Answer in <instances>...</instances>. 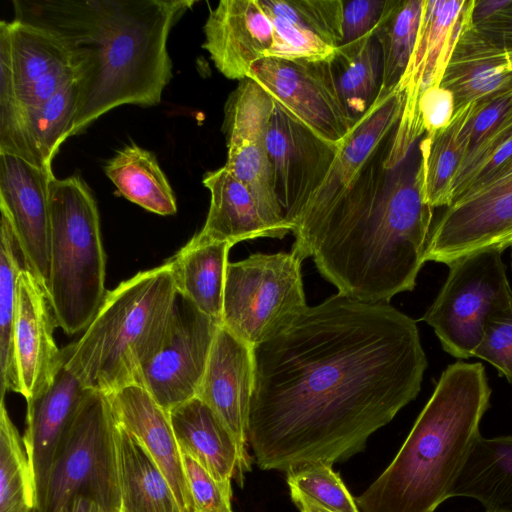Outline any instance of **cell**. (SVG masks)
I'll return each mask as SVG.
<instances>
[{"instance_id":"cb8c5ba5","label":"cell","mask_w":512,"mask_h":512,"mask_svg":"<svg viewBox=\"0 0 512 512\" xmlns=\"http://www.w3.org/2000/svg\"><path fill=\"white\" fill-rule=\"evenodd\" d=\"M169 416L182 454L196 460L221 485L231 488L232 479L242 485L250 457L203 400L194 397L172 408Z\"/></svg>"},{"instance_id":"ac0fdd59","label":"cell","mask_w":512,"mask_h":512,"mask_svg":"<svg viewBox=\"0 0 512 512\" xmlns=\"http://www.w3.org/2000/svg\"><path fill=\"white\" fill-rule=\"evenodd\" d=\"M54 177L8 153H0V208L11 222L30 271L48 291L50 279L49 185Z\"/></svg>"},{"instance_id":"277c9868","label":"cell","mask_w":512,"mask_h":512,"mask_svg":"<svg viewBox=\"0 0 512 512\" xmlns=\"http://www.w3.org/2000/svg\"><path fill=\"white\" fill-rule=\"evenodd\" d=\"M491 388L481 363L446 367L395 458L355 502L362 512H434L479 438Z\"/></svg>"},{"instance_id":"f6af8a7d","label":"cell","mask_w":512,"mask_h":512,"mask_svg":"<svg viewBox=\"0 0 512 512\" xmlns=\"http://www.w3.org/2000/svg\"><path fill=\"white\" fill-rule=\"evenodd\" d=\"M494 44L512 49V0L487 20L473 25Z\"/></svg>"},{"instance_id":"484cf974","label":"cell","mask_w":512,"mask_h":512,"mask_svg":"<svg viewBox=\"0 0 512 512\" xmlns=\"http://www.w3.org/2000/svg\"><path fill=\"white\" fill-rule=\"evenodd\" d=\"M203 184L210 191V206L202 235L232 245L286 236L266 217L248 187L225 166L206 173Z\"/></svg>"},{"instance_id":"74e56055","label":"cell","mask_w":512,"mask_h":512,"mask_svg":"<svg viewBox=\"0 0 512 512\" xmlns=\"http://www.w3.org/2000/svg\"><path fill=\"white\" fill-rule=\"evenodd\" d=\"M273 14L311 31L333 48L343 43L344 0H261Z\"/></svg>"},{"instance_id":"ba28073f","label":"cell","mask_w":512,"mask_h":512,"mask_svg":"<svg viewBox=\"0 0 512 512\" xmlns=\"http://www.w3.org/2000/svg\"><path fill=\"white\" fill-rule=\"evenodd\" d=\"M301 262L293 251L229 262L221 326L253 347L284 331L308 308Z\"/></svg>"},{"instance_id":"ee69618b","label":"cell","mask_w":512,"mask_h":512,"mask_svg":"<svg viewBox=\"0 0 512 512\" xmlns=\"http://www.w3.org/2000/svg\"><path fill=\"white\" fill-rule=\"evenodd\" d=\"M420 122L426 135L446 129L455 113L453 94L440 86L426 90L419 100Z\"/></svg>"},{"instance_id":"d590c367","label":"cell","mask_w":512,"mask_h":512,"mask_svg":"<svg viewBox=\"0 0 512 512\" xmlns=\"http://www.w3.org/2000/svg\"><path fill=\"white\" fill-rule=\"evenodd\" d=\"M291 499L300 512H359L332 465L316 462L286 473Z\"/></svg>"},{"instance_id":"681fc988","label":"cell","mask_w":512,"mask_h":512,"mask_svg":"<svg viewBox=\"0 0 512 512\" xmlns=\"http://www.w3.org/2000/svg\"><path fill=\"white\" fill-rule=\"evenodd\" d=\"M512 246V237L509 238L502 246H501V250L503 251L504 249L508 248V247H511Z\"/></svg>"},{"instance_id":"4316f807","label":"cell","mask_w":512,"mask_h":512,"mask_svg":"<svg viewBox=\"0 0 512 512\" xmlns=\"http://www.w3.org/2000/svg\"><path fill=\"white\" fill-rule=\"evenodd\" d=\"M232 246L198 232L168 261L177 293L220 326L228 254Z\"/></svg>"},{"instance_id":"e0dca14e","label":"cell","mask_w":512,"mask_h":512,"mask_svg":"<svg viewBox=\"0 0 512 512\" xmlns=\"http://www.w3.org/2000/svg\"><path fill=\"white\" fill-rule=\"evenodd\" d=\"M55 325L44 286L25 268L17 282L10 391L21 394L26 401L51 385L64 361L63 350L58 349L53 337Z\"/></svg>"},{"instance_id":"5b68a950","label":"cell","mask_w":512,"mask_h":512,"mask_svg":"<svg viewBox=\"0 0 512 512\" xmlns=\"http://www.w3.org/2000/svg\"><path fill=\"white\" fill-rule=\"evenodd\" d=\"M177 298L168 261L121 282L79 340L63 349L67 368L105 394L135 383L165 340Z\"/></svg>"},{"instance_id":"d4e9b609","label":"cell","mask_w":512,"mask_h":512,"mask_svg":"<svg viewBox=\"0 0 512 512\" xmlns=\"http://www.w3.org/2000/svg\"><path fill=\"white\" fill-rule=\"evenodd\" d=\"M440 85L453 94L455 110L512 90V49L494 44L471 22L456 43Z\"/></svg>"},{"instance_id":"b9f144b4","label":"cell","mask_w":512,"mask_h":512,"mask_svg":"<svg viewBox=\"0 0 512 512\" xmlns=\"http://www.w3.org/2000/svg\"><path fill=\"white\" fill-rule=\"evenodd\" d=\"M182 455L195 512H233L231 508L232 488L217 482L192 457Z\"/></svg>"},{"instance_id":"7c38bea8","label":"cell","mask_w":512,"mask_h":512,"mask_svg":"<svg viewBox=\"0 0 512 512\" xmlns=\"http://www.w3.org/2000/svg\"><path fill=\"white\" fill-rule=\"evenodd\" d=\"M331 60L264 58L249 77L274 103L325 140L341 144L356 123L338 92Z\"/></svg>"},{"instance_id":"44dd1931","label":"cell","mask_w":512,"mask_h":512,"mask_svg":"<svg viewBox=\"0 0 512 512\" xmlns=\"http://www.w3.org/2000/svg\"><path fill=\"white\" fill-rule=\"evenodd\" d=\"M253 349L220 326L197 394L229 429L246 457L255 373Z\"/></svg>"},{"instance_id":"7a4b0ae2","label":"cell","mask_w":512,"mask_h":512,"mask_svg":"<svg viewBox=\"0 0 512 512\" xmlns=\"http://www.w3.org/2000/svg\"><path fill=\"white\" fill-rule=\"evenodd\" d=\"M393 135L344 193L292 230L291 251L301 260L312 257L339 294L367 303H389L414 289L433 225L434 208L420 190L418 143L402 163L388 167Z\"/></svg>"},{"instance_id":"bcb514c9","label":"cell","mask_w":512,"mask_h":512,"mask_svg":"<svg viewBox=\"0 0 512 512\" xmlns=\"http://www.w3.org/2000/svg\"><path fill=\"white\" fill-rule=\"evenodd\" d=\"M507 2L508 0H475L471 17L472 25H476L487 20L496 12H498L502 7H504L507 4Z\"/></svg>"},{"instance_id":"ffe728a7","label":"cell","mask_w":512,"mask_h":512,"mask_svg":"<svg viewBox=\"0 0 512 512\" xmlns=\"http://www.w3.org/2000/svg\"><path fill=\"white\" fill-rule=\"evenodd\" d=\"M204 36L202 47L217 70L240 81L257 61L268 58L274 29L261 0H222L210 10Z\"/></svg>"},{"instance_id":"603a6c76","label":"cell","mask_w":512,"mask_h":512,"mask_svg":"<svg viewBox=\"0 0 512 512\" xmlns=\"http://www.w3.org/2000/svg\"><path fill=\"white\" fill-rule=\"evenodd\" d=\"M78 93L75 79L37 107L0 106V153L51 169L59 146L71 136Z\"/></svg>"},{"instance_id":"5bb4252c","label":"cell","mask_w":512,"mask_h":512,"mask_svg":"<svg viewBox=\"0 0 512 512\" xmlns=\"http://www.w3.org/2000/svg\"><path fill=\"white\" fill-rule=\"evenodd\" d=\"M219 327L178 294L165 340L135 383L167 412L197 397Z\"/></svg>"},{"instance_id":"3957f363","label":"cell","mask_w":512,"mask_h":512,"mask_svg":"<svg viewBox=\"0 0 512 512\" xmlns=\"http://www.w3.org/2000/svg\"><path fill=\"white\" fill-rule=\"evenodd\" d=\"M14 20L54 36L79 93L71 136L124 104L154 106L172 78L169 33L191 0H14Z\"/></svg>"},{"instance_id":"f35d334b","label":"cell","mask_w":512,"mask_h":512,"mask_svg":"<svg viewBox=\"0 0 512 512\" xmlns=\"http://www.w3.org/2000/svg\"><path fill=\"white\" fill-rule=\"evenodd\" d=\"M267 11L274 29L273 47L268 58L284 60L332 59L335 48L326 44L311 31L284 17L271 13L268 9Z\"/></svg>"},{"instance_id":"9c48e42d","label":"cell","mask_w":512,"mask_h":512,"mask_svg":"<svg viewBox=\"0 0 512 512\" xmlns=\"http://www.w3.org/2000/svg\"><path fill=\"white\" fill-rule=\"evenodd\" d=\"M502 252L487 248L451 263L443 286L422 317L443 350L455 358L473 357L489 319L512 304Z\"/></svg>"},{"instance_id":"7402d4cb","label":"cell","mask_w":512,"mask_h":512,"mask_svg":"<svg viewBox=\"0 0 512 512\" xmlns=\"http://www.w3.org/2000/svg\"><path fill=\"white\" fill-rule=\"evenodd\" d=\"M107 395L116 422L135 436L152 456L171 485L181 511L195 512L169 412L138 383Z\"/></svg>"},{"instance_id":"c3c4849f","label":"cell","mask_w":512,"mask_h":512,"mask_svg":"<svg viewBox=\"0 0 512 512\" xmlns=\"http://www.w3.org/2000/svg\"><path fill=\"white\" fill-rule=\"evenodd\" d=\"M71 512H105L97 503L83 497L74 501Z\"/></svg>"},{"instance_id":"d6986e66","label":"cell","mask_w":512,"mask_h":512,"mask_svg":"<svg viewBox=\"0 0 512 512\" xmlns=\"http://www.w3.org/2000/svg\"><path fill=\"white\" fill-rule=\"evenodd\" d=\"M90 390L67 368L64 354V361L51 385L27 401L23 440L34 485V512L43 508L51 467Z\"/></svg>"},{"instance_id":"8fae6325","label":"cell","mask_w":512,"mask_h":512,"mask_svg":"<svg viewBox=\"0 0 512 512\" xmlns=\"http://www.w3.org/2000/svg\"><path fill=\"white\" fill-rule=\"evenodd\" d=\"M274 101L254 80H240L225 103L222 130L225 167L244 183L266 217L286 235L292 232L273 188L267 132Z\"/></svg>"},{"instance_id":"4fadbf2b","label":"cell","mask_w":512,"mask_h":512,"mask_svg":"<svg viewBox=\"0 0 512 512\" xmlns=\"http://www.w3.org/2000/svg\"><path fill=\"white\" fill-rule=\"evenodd\" d=\"M76 79L69 53L54 36L16 20L0 23V106L37 107Z\"/></svg>"},{"instance_id":"7dc6e473","label":"cell","mask_w":512,"mask_h":512,"mask_svg":"<svg viewBox=\"0 0 512 512\" xmlns=\"http://www.w3.org/2000/svg\"><path fill=\"white\" fill-rule=\"evenodd\" d=\"M509 178H512V157L492 176V178L480 190Z\"/></svg>"},{"instance_id":"60d3db41","label":"cell","mask_w":512,"mask_h":512,"mask_svg":"<svg viewBox=\"0 0 512 512\" xmlns=\"http://www.w3.org/2000/svg\"><path fill=\"white\" fill-rule=\"evenodd\" d=\"M511 118L512 90L474 102L472 113L462 128L468 140L467 154Z\"/></svg>"},{"instance_id":"836d02e7","label":"cell","mask_w":512,"mask_h":512,"mask_svg":"<svg viewBox=\"0 0 512 512\" xmlns=\"http://www.w3.org/2000/svg\"><path fill=\"white\" fill-rule=\"evenodd\" d=\"M0 380L1 397L10 391L12 335L20 273L29 268L7 212L0 208ZM30 270V269H29Z\"/></svg>"},{"instance_id":"52a82bcc","label":"cell","mask_w":512,"mask_h":512,"mask_svg":"<svg viewBox=\"0 0 512 512\" xmlns=\"http://www.w3.org/2000/svg\"><path fill=\"white\" fill-rule=\"evenodd\" d=\"M115 426L108 395L90 390L55 457L40 512H71L78 497L120 512Z\"/></svg>"},{"instance_id":"83f0119b","label":"cell","mask_w":512,"mask_h":512,"mask_svg":"<svg viewBox=\"0 0 512 512\" xmlns=\"http://www.w3.org/2000/svg\"><path fill=\"white\" fill-rule=\"evenodd\" d=\"M115 444L120 512H182L171 485L152 456L117 422Z\"/></svg>"},{"instance_id":"8992f818","label":"cell","mask_w":512,"mask_h":512,"mask_svg":"<svg viewBox=\"0 0 512 512\" xmlns=\"http://www.w3.org/2000/svg\"><path fill=\"white\" fill-rule=\"evenodd\" d=\"M50 279L48 297L56 325L84 331L105 291V252L96 201L79 176L53 177L49 185Z\"/></svg>"},{"instance_id":"e575fe53","label":"cell","mask_w":512,"mask_h":512,"mask_svg":"<svg viewBox=\"0 0 512 512\" xmlns=\"http://www.w3.org/2000/svg\"><path fill=\"white\" fill-rule=\"evenodd\" d=\"M35 492L23 438L4 398L0 405V512H34Z\"/></svg>"},{"instance_id":"6da1fadb","label":"cell","mask_w":512,"mask_h":512,"mask_svg":"<svg viewBox=\"0 0 512 512\" xmlns=\"http://www.w3.org/2000/svg\"><path fill=\"white\" fill-rule=\"evenodd\" d=\"M248 445L262 470L333 465L363 451L421 390L416 322L335 294L254 347Z\"/></svg>"},{"instance_id":"f1b7e54d","label":"cell","mask_w":512,"mask_h":512,"mask_svg":"<svg viewBox=\"0 0 512 512\" xmlns=\"http://www.w3.org/2000/svg\"><path fill=\"white\" fill-rule=\"evenodd\" d=\"M449 497L475 499L485 512H512V435H480Z\"/></svg>"},{"instance_id":"f546056e","label":"cell","mask_w":512,"mask_h":512,"mask_svg":"<svg viewBox=\"0 0 512 512\" xmlns=\"http://www.w3.org/2000/svg\"><path fill=\"white\" fill-rule=\"evenodd\" d=\"M474 103L455 110L450 125L418 142L419 184L425 203L432 208L453 203V187L468 151L462 128L472 113Z\"/></svg>"},{"instance_id":"2e32d148","label":"cell","mask_w":512,"mask_h":512,"mask_svg":"<svg viewBox=\"0 0 512 512\" xmlns=\"http://www.w3.org/2000/svg\"><path fill=\"white\" fill-rule=\"evenodd\" d=\"M512 237V178L469 196L449 207L432 225L425 261L449 266L468 254L501 248Z\"/></svg>"},{"instance_id":"8d00e7d4","label":"cell","mask_w":512,"mask_h":512,"mask_svg":"<svg viewBox=\"0 0 512 512\" xmlns=\"http://www.w3.org/2000/svg\"><path fill=\"white\" fill-rule=\"evenodd\" d=\"M511 157L512 118L467 154L454 183L453 203L480 190Z\"/></svg>"},{"instance_id":"9a60e30c","label":"cell","mask_w":512,"mask_h":512,"mask_svg":"<svg viewBox=\"0 0 512 512\" xmlns=\"http://www.w3.org/2000/svg\"><path fill=\"white\" fill-rule=\"evenodd\" d=\"M341 145L325 140L275 104L267 150L274 192L291 226L324 181Z\"/></svg>"},{"instance_id":"4dcf8cb0","label":"cell","mask_w":512,"mask_h":512,"mask_svg":"<svg viewBox=\"0 0 512 512\" xmlns=\"http://www.w3.org/2000/svg\"><path fill=\"white\" fill-rule=\"evenodd\" d=\"M375 30L335 48L330 61L340 97L355 122L372 106L381 89L382 53Z\"/></svg>"},{"instance_id":"7bdbcfd3","label":"cell","mask_w":512,"mask_h":512,"mask_svg":"<svg viewBox=\"0 0 512 512\" xmlns=\"http://www.w3.org/2000/svg\"><path fill=\"white\" fill-rule=\"evenodd\" d=\"M386 5L387 0H344L342 44L373 32L383 16Z\"/></svg>"},{"instance_id":"d6a6232c","label":"cell","mask_w":512,"mask_h":512,"mask_svg":"<svg viewBox=\"0 0 512 512\" xmlns=\"http://www.w3.org/2000/svg\"><path fill=\"white\" fill-rule=\"evenodd\" d=\"M424 0H387L375 36L382 53L380 91H390L400 82L412 54Z\"/></svg>"},{"instance_id":"30bf717a","label":"cell","mask_w":512,"mask_h":512,"mask_svg":"<svg viewBox=\"0 0 512 512\" xmlns=\"http://www.w3.org/2000/svg\"><path fill=\"white\" fill-rule=\"evenodd\" d=\"M475 0H424L416 42L398 83L404 106L387 155V163L403 162L423 137L419 100L423 93L440 86L456 43L471 23Z\"/></svg>"},{"instance_id":"ab89813d","label":"cell","mask_w":512,"mask_h":512,"mask_svg":"<svg viewBox=\"0 0 512 512\" xmlns=\"http://www.w3.org/2000/svg\"><path fill=\"white\" fill-rule=\"evenodd\" d=\"M473 357L490 363L512 385V304L489 319Z\"/></svg>"},{"instance_id":"f907efd6","label":"cell","mask_w":512,"mask_h":512,"mask_svg":"<svg viewBox=\"0 0 512 512\" xmlns=\"http://www.w3.org/2000/svg\"><path fill=\"white\" fill-rule=\"evenodd\" d=\"M511 248H512V246H511ZM511 266H512V252H511Z\"/></svg>"},{"instance_id":"1f68e13d","label":"cell","mask_w":512,"mask_h":512,"mask_svg":"<svg viewBox=\"0 0 512 512\" xmlns=\"http://www.w3.org/2000/svg\"><path fill=\"white\" fill-rule=\"evenodd\" d=\"M104 172L129 201L159 215L176 213L173 190L151 152L137 145L126 146L107 162Z\"/></svg>"}]
</instances>
